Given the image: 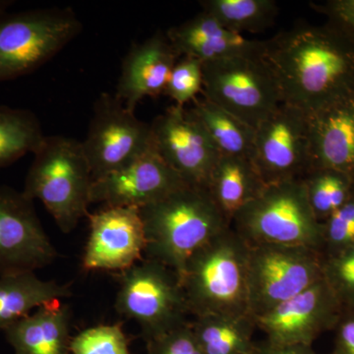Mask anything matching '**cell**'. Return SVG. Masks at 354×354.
Instances as JSON below:
<instances>
[{
  "mask_svg": "<svg viewBox=\"0 0 354 354\" xmlns=\"http://www.w3.org/2000/svg\"><path fill=\"white\" fill-rule=\"evenodd\" d=\"M82 29V23L70 7L0 16V83L36 71Z\"/></svg>",
  "mask_w": 354,
  "mask_h": 354,
  "instance_id": "8992f818",
  "label": "cell"
},
{
  "mask_svg": "<svg viewBox=\"0 0 354 354\" xmlns=\"http://www.w3.org/2000/svg\"><path fill=\"white\" fill-rule=\"evenodd\" d=\"M186 185L151 144L145 153L125 167L93 181L90 202L140 209Z\"/></svg>",
  "mask_w": 354,
  "mask_h": 354,
  "instance_id": "2e32d148",
  "label": "cell"
},
{
  "mask_svg": "<svg viewBox=\"0 0 354 354\" xmlns=\"http://www.w3.org/2000/svg\"><path fill=\"white\" fill-rule=\"evenodd\" d=\"M204 12L214 16L223 27L236 34L260 32L276 21L279 7L274 0H205Z\"/></svg>",
  "mask_w": 354,
  "mask_h": 354,
  "instance_id": "484cf974",
  "label": "cell"
},
{
  "mask_svg": "<svg viewBox=\"0 0 354 354\" xmlns=\"http://www.w3.org/2000/svg\"><path fill=\"white\" fill-rule=\"evenodd\" d=\"M193 113L223 156L251 158L255 129L205 97L192 102Z\"/></svg>",
  "mask_w": 354,
  "mask_h": 354,
  "instance_id": "cb8c5ba5",
  "label": "cell"
},
{
  "mask_svg": "<svg viewBox=\"0 0 354 354\" xmlns=\"http://www.w3.org/2000/svg\"><path fill=\"white\" fill-rule=\"evenodd\" d=\"M256 354H317L312 346L302 344H276L265 341L256 344Z\"/></svg>",
  "mask_w": 354,
  "mask_h": 354,
  "instance_id": "e575fe53",
  "label": "cell"
},
{
  "mask_svg": "<svg viewBox=\"0 0 354 354\" xmlns=\"http://www.w3.org/2000/svg\"><path fill=\"white\" fill-rule=\"evenodd\" d=\"M87 216L90 234L82 259L85 271L122 272L144 259L147 241L139 209L106 207Z\"/></svg>",
  "mask_w": 354,
  "mask_h": 354,
  "instance_id": "9a60e30c",
  "label": "cell"
},
{
  "mask_svg": "<svg viewBox=\"0 0 354 354\" xmlns=\"http://www.w3.org/2000/svg\"><path fill=\"white\" fill-rule=\"evenodd\" d=\"M71 318L69 305L55 300L39 307L3 333L14 354H71Z\"/></svg>",
  "mask_w": 354,
  "mask_h": 354,
  "instance_id": "ffe728a7",
  "label": "cell"
},
{
  "mask_svg": "<svg viewBox=\"0 0 354 354\" xmlns=\"http://www.w3.org/2000/svg\"><path fill=\"white\" fill-rule=\"evenodd\" d=\"M82 148L93 180L118 171L152 144L150 123L138 120L115 95L102 93L94 104Z\"/></svg>",
  "mask_w": 354,
  "mask_h": 354,
  "instance_id": "30bf717a",
  "label": "cell"
},
{
  "mask_svg": "<svg viewBox=\"0 0 354 354\" xmlns=\"http://www.w3.org/2000/svg\"><path fill=\"white\" fill-rule=\"evenodd\" d=\"M323 279L344 310L354 308V245L323 255Z\"/></svg>",
  "mask_w": 354,
  "mask_h": 354,
  "instance_id": "f1b7e54d",
  "label": "cell"
},
{
  "mask_svg": "<svg viewBox=\"0 0 354 354\" xmlns=\"http://www.w3.org/2000/svg\"><path fill=\"white\" fill-rule=\"evenodd\" d=\"M71 354H132L123 323L97 325L72 337Z\"/></svg>",
  "mask_w": 354,
  "mask_h": 354,
  "instance_id": "83f0119b",
  "label": "cell"
},
{
  "mask_svg": "<svg viewBox=\"0 0 354 354\" xmlns=\"http://www.w3.org/2000/svg\"><path fill=\"white\" fill-rule=\"evenodd\" d=\"M245 354H256V348L255 351H253L252 353H245Z\"/></svg>",
  "mask_w": 354,
  "mask_h": 354,
  "instance_id": "8d00e7d4",
  "label": "cell"
},
{
  "mask_svg": "<svg viewBox=\"0 0 354 354\" xmlns=\"http://www.w3.org/2000/svg\"><path fill=\"white\" fill-rule=\"evenodd\" d=\"M249 245L228 227L191 256L180 279L190 315L250 313Z\"/></svg>",
  "mask_w": 354,
  "mask_h": 354,
  "instance_id": "3957f363",
  "label": "cell"
},
{
  "mask_svg": "<svg viewBox=\"0 0 354 354\" xmlns=\"http://www.w3.org/2000/svg\"><path fill=\"white\" fill-rule=\"evenodd\" d=\"M322 223L323 255L337 253L354 245V193Z\"/></svg>",
  "mask_w": 354,
  "mask_h": 354,
  "instance_id": "4dcf8cb0",
  "label": "cell"
},
{
  "mask_svg": "<svg viewBox=\"0 0 354 354\" xmlns=\"http://www.w3.org/2000/svg\"><path fill=\"white\" fill-rule=\"evenodd\" d=\"M118 279L116 312L138 324L145 341L190 322L178 278L165 266L144 258Z\"/></svg>",
  "mask_w": 354,
  "mask_h": 354,
  "instance_id": "52a82bcc",
  "label": "cell"
},
{
  "mask_svg": "<svg viewBox=\"0 0 354 354\" xmlns=\"http://www.w3.org/2000/svg\"><path fill=\"white\" fill-rule=\"evenodd\" d=\"M250 160L266 185L301 179L312 169L308 115L279 104L256 127Z\"/></svg>",
  "mask_w": 354,
  "mask_h": 354,
  "instance_id": "8fae6325",
  "label": "cell"
},
{
  "mask_svg": "<svg viewBox=\"0 0 354 354\" xmlns=\"http://www.w3.org/2000/svg\"><path fill=\"white\" fill-rule=\"evenodd\" d=\"M202 95L254 129L283 104L278 83L263 55L203 64Z\"/></svg>",
  "mask_w": 354,
  "mask_h": 354,
  "instance_id": "ba28073f",
  "label": "cell"
},
{
  "mask_svg": "<svg viewBox=\"0 0 354 354\" xmlns=\"http://www.w3.org/2000/svg\"><path fill=\"white\" fill-rule=\"evenodd\" d=\"M308 123L312 169H332L354 181V92L309 114Z\"/></svg>",
  "mask_w": 354,
  "mask_h": 354,
  "instance_id": "ac0fdd59",
  "label": "cell"
},
{
  "mask_svg": "<svg viewBox=\"0 0 354 354\" xmlns=\"http://www.w3.org/2000/svg\"><path fill=\"white\" fill-rule=\"evenodd\" d=\"M14 4L12 0H0V16L7 13V10Z\"/></svg>",
  "mask_w": 354,
  "mask_h": 354,
  "instance_id": "d590c367",
  "label": "cell"
},
{
  "mask_svg": "<svg viewBox=\"0 0 354 354\" xmlns=\"http://www.w3.org/2000/svg\"><path fill=\"white\" fill-rule=\"evenodd\" d=\"M93 181L81 142L44 136L34 153L23 192L43 203L59 230L70 234L88 216Z\"/></svg>",
  "mask_w": 354,
  "mask_h": 354,
  "instance_id": "277c9868",
  "label": "cell"
},
{
  "mask_svg": "<svg viewBox=\"0 0 354 354\" xmlns=\"http://www.w3.org/2000/svg\"><path fill=\"white\" fill-rule=\"evenodd\" d=\"M57 256L34 201L23 191L0 185V277L36 272Z\"/></svg>",
  "mask_w": 354,
  "mask_h": 354,
  "instance_id": "4fadbf2b",
  "label": "cell"
},
{
  "mask_svg": "<svg viewBox=\"0 0 354 354\" xmlns=\"http://www.w3.org/2000/svg\"><path fill=\"white\" fill-rule=\"evenodd\" d=\"M165 35L179 57L197 58L203 64L241 55H263L264 53L265 41L247 39L230 31L204 11L171 27Z\"/></svg>",
  "mask_w": 354,
  "mask_h": 354,
  "instance_id": "d6986e66",
  "label": "cell"
},
{
  "mask_svg": "<svg viewBox=\"0 0 354 354\" xmlns=\"http://www.w3.org/2000/svg\"><path fill=\"white\" fill-rule=\"evenodd\" d=\"M190 326L204 354H245L256 348L255 317L209 315L194 317Z\"/></svg>",
  "mask_w": 354,
  "mask_h": 354,
  "instance_id": "603a6c76",
  "label": "cell"
},
{
  "mask_svg": "<svg viewBox=\"0 0 354 354\" xmlns=\"http://www.w3.org/2000/svg\"><path fill=\"white\" fill-rule=\"evenodd\" d=\"M72 297L71 286L39 279L35 272L0 277V330L55 300Z\"/></svg>",
  "mask_w": 354,
  "mask_h": 354,
  "instance_id": "7402d4cb",
  "label": "cell"
},
{
  "mask_svg": "<svg viewBox=\"0 0 354 354\" xmlns=\"http://www.w3.org/2000/svg\"><path fill=\"white\" fill-rule=\"evenodd\" d=\"M314 9L354 37V0H330L321 6H314Z\"/></svg>",
  "mask_w": 354,
  "mask_h": 354,
  "instance_id": "d6a6232c",
  "label": "cell"
},
{
  "mask_svg": "<svg viewBox=\"0 0 354 354\" xmlns=\"http://www.w3.org/2000/svg\"><path fill=\"white\" fill-rule=\"evenodd\" d=\"M342 312L341 304L322 278L255 319L267 342L312 346L319 335L335 329Z\"/></svg>",
  "mask_w": 354,
  "mask_h": 354,
  "instance_id": "5bb4252c",
  "label": "cell"
},
{
  "mask_svg": "<svg viewBox=\"0 0 354 354\" xmlns=\"http://www.w3.org/2000/svg\"><path fill=\"white\" fill-rule=\"evenodd\" d=\"M281 102L307 115L354 92V37L332 22L298 25L265 41Z\"/></svg>",
  "mask_w": 354,
  "mask_h": 354,
  "instance_id": "6da1fadb",
  "label": "cell"
},
{
  "mask_svg": "<svg viewBox=\"0 0 354 354\" xmlns=\"http://www.w3.org/2000/svg\"><path fill=\"white\" fill-rule=\"evenodd\" d=\"M248 245L304 246L323 253V223L310 206L301 179L266 185L232 221Z\"/></svg>",
  "mask_w": 354,
  "mask_h": 354,
  "instance_id": "5b68a950",
  "label": "cell"
},
{
  "mask_svg": "<svg viewBox=\"0 0 354 354\" xmlns=\"http://www.w3.org/2000/svg\"><path fill=\"white\" fill-rule=\"evenodd\" d=\"M334 330L332 354H354V308L344 310Z\"/></svg>",
  "mask_w": 354,
  "mask_h": 354,
  "instance_id": "836d02e7",
  "label": "cell"
},
{
  "mask_svg": "<svg viewBox=\"0 0 354 354\" xmlns=\"http://www.w3.org/2000/svg\"><path fill=\"white\" fill-rule=\"evenodd\" d=\"M150 125L156 153L187 185L206 189L221 155L192 109L172 106Z\"/></svg>",
  "mask_w": 354,
  "mask_h": 354,
  "instance_id": "7c38bea8",
  "label": "cell"
},
{
  "mask_svg": "<svg viewBox=\"0 0 354 354\" xmlns=\"http://www.w3.org/2000/svg\"><path fill=\"white\" fill-rule=\"evenodd\" d=\"M301 180L312 211L321 223L341 208L354 193L353 179L332 169H310Z\"/></svg>",
  "mask_w": 354,
  "mask_h": 354,
  "instance_id": "4316f807",
  "label": "cell"
},
{
  "mask_svg": "<svg viewBox=\"0 0 354 354\" xmlns=\"http://www.w3.org/2000/svg\"><path fill=\"white\" fill-rule=\"evenodd\" d=\"M180 57L167 35L156 32L143 43L133 44L124 57L115 97L135 111L144 97L164 95L171 70Z\"/></svg>",
  "mask_w": 354,
  "mask_h": 354,
  "instance_id": "e0dca14e",
  "label": "cell"
},
{
  "mask_svg": "<svg viewBox=\"0 0 354 354\" xmlns=\"http://www.w3.org/2000/svg\"><path fill=\"white\" fill-rule=\"evenodd\" d=\"M146 342V354H204L190 322Z\"/></svg>",
  "mask_w": 354,
  "mask_h": 354,
  "instance_id": "1f68e13d",
  "label": "cell"
},
{
  "mask_svg": "<svg viewBox=\"0 0 354 354\" xmlns=\"http://www.w3.org/2000/svg\"><path fill=\"white\" fill-rule=\"evenodd\" d=\"M146 235V259L176 272L179 283L188 260L230 223L208 191L186 185L140 209Z\"/></svg>",
  "mask_w": 354,
  "mask_h": 354,
  "instance_id": "7a4b0ae2",
  "label": "cell"
},
{
  "mask_svg": "<svg viewBox=\"0 0 354 354\" xmlns=\"http://www.w3.org/2000/svg\"><path fill=\"white\" fill-rule=\"evenodd\" d=\"M44 138L36 114L0 104V169L36 152Z\"/></svg>",
  "mask_w": 354,
  "mask_h": 354,
  "instance_id": "d4e9b609",
  "label": "cell"
},
{
  "mask_svg": "<svg viewBox=\"0 0 354 354\" xmlns=\"http://www.w3.org/2000/svg\"><path fill=\"white\" fill-rule=\"evenodd\" d=\"M265 187L250 158L221 155L209 176L206 190L232 225L234 216L259 196Z\"/></svg>",
  "mask_w": 354,
  "mask_h": 354,
  "instance_id": "44dd1931",
  "label": "cell"
},
{
  "mask_svg": "<svg viewBox=\"0 0 354 354\" xmlns=\"http://www.w3.org/2000/svg\"><path fill=\"white\" fill-rule=\"evenodd\" d=\"M203 90V62L190 57H181L171 70L164 95L174 106H185L194 101Z\"/></svg>",
  "mask_w": 354,
  "mask_h": 354,
  "instance_id": "f546056e",
  "label": "cell"
},
{
  "mask_svg": "<svg viewBox=\"0 0 354 354\" xmlns=\"http://www.w3.org/2000/svg\"><path fill=\"white\" fill-rule=\"evenodd\" d=\"M323 253L304 246L249 245V311L254 317L313 286L323 278Z\"/></svg>",
  "mask_w": 354,
  "mask_h": 354,
  "instance_id": "9c48e42d",
  "label": "cell"
}]
</instances>
